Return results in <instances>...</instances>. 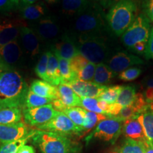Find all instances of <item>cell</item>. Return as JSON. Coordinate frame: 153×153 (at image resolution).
Returning <instances> with one entry per match:
<instances>
[{
  "label": "cell",
  "instance_id": "obj_1",
  "mask_svg": "<svg viewBox=\"0 0 153 153\" xmlns=\"http://www.w3.org/2000/svg\"><path fill=\"white\" fill-rule=\"evenodd\" d=\"M28 90L27 83L16 70H0V108L23 109Z\"/></svg>",
  "mask_w": 153,
  "mask_h": 153
},
{
  "label": "cell",
  "instance_id": "obj_2",
  "mask_svg": "<svg viewBox=\"0 0 153 153\" xmlns=\"http://www.w3.org/2000/svg\"><path fill=\"white\" fill-rule=\"evenodd\" d=\"M137 12L135 0H119L111 6L106 16L108 30L116 36L123 35L134 22Z\"/></svg>",
  "mask_w": 153,
  "mask_h": 153
},
{
  "label": "cell",
  "instance_id": "obj_3",
  "mask_svg": "<svg viewBox=\"0 0 153 153\" xmlns=\"http://www.w3.org/2000/svg\"><path fill=\"white\" fill-rule=\"evenodd\" d=\"M30 139L42 153H79L81 149L68 136L54 132L35 129Z\"/></svg>",
  "mask_w": 153,
  "mask_h": 153
},
{
  "label": "cell",
  "instance_id": "obj_4",
  "mask_svg": "<svg viewBox=\"0 0 153 153\" xmlns=\"http://www.w3.org/2000/svg\"><path fill=\"white\" fill-rule=\"evenodd\" d=\"M76 46L80 55L95 65L104 63L109 56L106 38L101 35H79Z\"/></svg>",
  "mask_w": 153,
  "mask_h": 153
},
{
  "label": "cell",
  "instance_id": "obj_5",
  "mask_svg": "<svg viewBox=\"0 0 153 153\" xmlns=\"http://www.w3.org/2000/svg\"><path fill=\"white\" fill-rule=\"evenodd\" d=\"M103 11L99 4H90L77 15L74 28L80 35H101L106 28Z\"/></svg>",
  "mask_w": 153,
  "mask_h": 153
},
{
  "label": "cell",
  "instance_id": "obj_6",
  "mask_svg": "<svg viewBox=\"0 0 153 153\" xmlns=\"http://www.w3.org/2000/svg\"><path fill=\"white\" fill-rule=\"evenodd\" d=\"M150 26V21L143 13L137 15L122 35L121 40L123 45L131 51L137 45H147L151 30Z\"/></svg>",
  "mask_w": 153,
  "mask_h": 153
},
{
  "label": "cell",
  "instance_id": "obj_7",
  "mask_svg": "<svg viewBox=\"0 0 153 153\" xmlns=\"http://www.w3.org/2000/svg\"><path fill=\"white\" fill-rule=\"evenodd\" d=\"M123 121L116 118H107L97 124L87 137L85 141L88 144L92 140H100L104 142H116L122 133Z\"/></svg>",
  "mask_w": 153,
  "mask_h": 153
},
{
  "label": "cell",
  "instance_id": "obj_8",
  "mask_svg": "<svg viewBox=\"0 0 153 153\" xmlns=\"http://www.w3.org/2000/svg\"><path fill=\"white\" fill-rule=\"evenodd\" d=\"M36 129L54 132L67 136L70 135H76L79 136L83 135L81 128L76 126L65 114L60 111H58L56 116L47 123L38 126Z\"/></svg>",
  "mask_w": 153,
  "mask_h": 153
},
{
  "label": "cell",
  "instance_id": "obj_9",
  "mask_svg": "<svg viewBox=\"0 0 153 153\" xmlns=\"http://www.w3.org/2000/svg\"><path fill=\"white\" fill-rule=\"evenodd\" d=\"M57 113L58 111L55 109L52 104L36 108L22 109L25 123L36 128L47 123L56 116Z\"/></svg>",
  "mask_w": 153,
  "mask_h": 153
},
{
  "label": "cell",
  "instance_id": "obj_10",
  "mask_svg": "<svg viewBox=\"0 0 153 153\" xmlns=\"http://www.w3.org/2000/svg\"><path fill=\"white\" fill-rule=\"evenodd\" d=\"M23 51L18 40L0 47V70L14 69L22 62Z\"/></svg>",
  "mask_w": 153,
  "mask_h": 153
},
{
  "label": "cell",
  "instance_id": "obj_11",
  "mask_svg": "<svg viewBox=\"0 0 153 153\" xmlns=\"http://www.w3.org/2000/svg\"><path fill=\"white\" fill-rule=\"evenodd\" d=\"M28 126L24 122L0 125V143H6L18 140L26 137L33 133Z\"/></svg>",
  "mask_w": 153,
  "mask_h": 153
},
{
  "label": "cell",
  "instance_id": "obj_12",
  "mask_svg": "<svg viewBox=\"0 0 153 153\" xmlns=\"http://www.w3.org/2000/svg\"><path fill=\"white\" fill-rule=\"evenodd\" d=\"M32 28L39 39L44 42L53 41L60 33V27L56 20L51 16H45L36 21Z\"/></svg>",
  "mask_w": 153,
  "mask_h": 153
},
{
  "label": "cell",
  "instance_id": "obj_13",
  "mask_svg": "<svg viewBox=\"0 0 153 153\" xmlns=\"http://www.w3.org/2000/svg\"><path fill=\"white\" fill-rule=\"evenodd\" d=\"M142 64H143V60L136 55L119 52L111 57L108 66L114 73L117 74L130 68V67Z\"/></svg>",
  "mask_w": 153,
  "mask_h": 153
},
{
  "label": "cell",
  "instance_id": "obj_14",
  "mask_svg": "<svg viewBox=\"0 0 153 153\" xmlns=\"http://www.w3.org/2000/svg\"><path fill=\"white\" fill-rule=\"evenodd\" d=\"M19 38L22 42L23 50L31 57L40 53V41L37 34L32 28L28 27L23 23L20 30Z\"/></svg>",
  "mask_w": 153,
  "mask_h": 153
},
{
  "label": "cell",
  "instance_id": "obj_15",
  "mask_svg": "<svg viewBox=\"0 0 153 153\" xmlns=\"http://www.w3.org/2000/svg\"><path fill=\"white\" fill-rule=\"evenodd\" d=\"M79 97L98 98L107 87L94 82H85L79 79L68 84Z\"/></svg>",
  "mask_w": 153,
  "mask_h": 153
},
{
  "label": "cell",
  "instance_id": "obj_16",
  "mask_svg": "<svg viewBox=\"0 0 153 153\" xmlns=\"http://www.w3.org/2000/svg\"><path fill=\"white\" fill-rule=\"evenodd\" d=\"M22 24L19 20L0 19V47L19 39Z\"/></svg>",
  "mask_w": 153,
  "mask_h": 153
},
{
  "label": "cell",
  "instance_id": "obj_17",
  "mask_svg": "<svg viewBox=\"0 0 153 153\" xmlns=\"http://www.w3.org/2000/svg\"><path fill=\"white\" fill-rule=\"evenodd\" d=\"M53 51L57 57L70 60L79 54L76 43L67 34L62 36L60 41H57L52 46Z\"/></svg>",
  "mask_w": 153,
  "mask_h": 153
},
{
  "label": "cell",
  "instance_id": "obj_18",
  "mask_svg": "<svg viewBox=\"0 0 153 153\" xmlns=\"http://www.w3.org/2000/svg\"><path fill=\"white\" fill-rule=\"evenodd\" d=\"M122 132L127 138L143 143H149L145 137L142 123L138 116L124 120Z\"/></svg>",
  "mask_w": 153,
  "mask_h": 153
},
{
  "label": "cell",
  "instance_id": "obj_19",
  "mask_svg": "<svg viewBox=\"0 0 153 153\" xmlns=\"http://www.w3.org/2000/svg\"><path fill=\"white\" fill-rule=\"evenodd\" d=\"M29 89L36 94L52 101L58 99L57 87L44 80H34L32 82Z\"/></svg>",
  "mask_w": 153,
  "mask_h": 153
},
{
  "label": "cell",
  "instance_id": "obj_20",
  "mask_svg": "<svg viewBox=\"0 0 153 153\" xmlns=\"http://www.w3.org/2000/svg\"><path fill=\"white\" fill-rule=\"evenodd\" d=\"M57 91L58 99L67 108L81 106V98L68 84L62 83L57 86Z\"/></svg>",
  "mask_w": 153,
  "mask_h": 153
},
{
  "label": "cell",
  "instance_id": "obj_21",
  "mask_svg": "<svg viewBox=\"0 0 153 153\" xmlns=\"http://www.w3.org/2000/svg\"><path fill=\"white\" fill-rule=\"evenodd\" d=\"M20 15L25 20L38 21L45 16L46 6L43 2H36L33 4L20 7Z\"/></svg>",
  "mask_w": 153,
  "mask_h": 153
},
{
  "label": "cell",
  "instance_id": "obj_22",
  "mask_svg": "<svg viewBox=\"0 0 153 153\" xmlns=\"http://www.w3.org/2000/svg\"><path fill=\"white\" fill-rule=\"evenodd\" d=\"M47 78V82L55 87L62 84V79L60 75V69H59L58 57L51 51H48Z\"/></svg>",
  "mask_w": 153,
  "mask_h": 153
},
{
  "label": "cell",
  "instance_id": "obj_23",
  "mask_svg": "<svg viewBox=\"0 0 153 153\" xmlns=\"http://www.w3.org/2000/svg\"><path fill=\"white\" fill-rule=\"evenodd\" d=\"M89 0H62V11L68 15H78L89 7Z\"/></svg>",
  "mask_w": 153,
  "mask_h": 153
},
{
  "label": "cell",
  "instance_id": "obj_24",
  "mask_svg": "<svg viewBox=\"0 0 153 153\" xmlns=\"http://www.w3.org/2000/svg\"><path fill=\"white\" fill-rule=\"evenodd\" d=\"M22 109L19 108H0V125L19 123L22 119Z\"/></svg>",
  "mask_w": 153,
  "mask_h": 153
},
{
  "label": "cell",
  "instance_id": "obj_25",
  "mask_svg": "<svg viewBox=\"0 0 153 153\" xmlns=\"http://www.w3.org/2000/svg\"><path fill=\"white\" fill-rule=\"evenodd\" d=\"M115 76L116 74L114 73L105 63H99L96 65L93 81L101 85H106L109 83Z\"/></svg>",
  "mask_w": 153,
  "mask_h": 153
},
{
  "label": "cell",
  "instance_id": "obj_26",
  "mask_svg": "<svg viewBox=\"0 0 153 153\" xmlns=\"http://www.w3.org/2000/svg\"><path fill=\"white\" fill-rule=\"evenodd\" d=\"M150 143H143L127 138L123 141L118 149L120 153H145Z\"/></svg>",
  "mask_w": 153,
  "mask_h": 153
},
{
  "label": "cell",
  "instance_id": "obj_27",
  "mask_svg": "<svg viewBox=\"0 0 153 153\" xmlns=\"http://www.w3.org/2000/svg\"><path fill=\"white\" fill-rule=\"evenodd\" d=\"M142 123L145 137L149 143L153 144V114L150 108L138 116Z\"/></svg>",
  "mask_w": 153,
  "mask_h": 153
},
{
  "label": "cell",
  "instance_id": "obj_28",
  "mask_svg": "<svg viewBox=\"0 0 153 153\" xmlns=\"http://www.w3.org/2000/svg\"><path fill=\"white\" fill-rule=\"evenodd\" d=\"M58 57L59 69H60L62 83L69 84L74 80L77 79V76L74 73L71 66H70V60L63 59L62 57Z\"/></svg>",
  "mask_w": 153,
  "mask_h": 153
},
{
  "label": "cell",
  "instance_id": "obj_29",
  "mask_svg": "<svg viewBox=\"0 0 153 153\" xmlns=\"http://www.w3.org/2000/svg\"><path fill=\"white\" fill-rule=\"evenodd\" d=\"M135 95H136V91H135V87L134 86H123L116 103L123 107L130 106L133 103Z\"/></svg>",
  "mask_w": 153,
  "mask_h": 153
},
{
  "label": "cell",
  "instance_id": "obj_30",
  "mask_svg": "<svg viewBox=\"0 0 153 153\" xmlns=\"http://www.w3.org/2000/svg\"><path fill=\"white\" fill-rule=\"evenodd\" d=\"M86 111H87V110H85V108L76 106L66 108L63 111V113L65 114L76 126L81 128L82 129V126H83L84 120H85Z\"/></svg>",
  "mask_w": 153,
  "mask_h": 153
},
{
  "label": "cell",
  "instance_id": "obj_31",
  "mask_svg": "<svg viewBox=\"0 0 153 153\" xmlns=\"http://www.w3.org/2000/svg\"><path fill=\"white\" fill-rule=\"evenodd\" d=\"M52 101H53L51 100V99L44 98V97H40V96L36 94L29 89L27 94H26L23 109L24 108H31L45 106V105L51 104Z\"/></svg>",
  "mask_w": 153,
  "mask_h": 153
},
{
  "label": "cell",
  "instance_id": "obj_32",
  "mask_svg": "<svg viewBox=\"0 0 153 153\" xmlns=\"http://www.w3.org/2000/svg\"><path fill=\"white\" fill-rule=\"evenodd\" d=\"M106 118H107V116L104 114H97V113L87 111L83 126H82L83 135H85L87 132H89L90 130L94 128L99 122L106 119Z\"/></svg>",
  "mask_w": 153,
  "mask_h": 153
},
{
  "label": "cell",
  "instance_id": "obj_33",
  "mask_svg": "<svg viewBox=\"0 0 153 153\" xmlns=\"http://www.w3.org/2000/svg\"><path fill=\"white\" fill-rule=\"evenodd\" d=\"M34 132H35V130L28 136L18 140L6 143H1V145H0V153H17L19 149L26 144V143L27 142L28 140L30 139V137L33 135Z\"/></svg>",
  "mask_w": 153,
  "mask_h": 153
},
{
  "label": "cell",
  "instance_id": "obj_34",
  "mask_svg": "<svg viewBox=\"0 0 153 153\" xmlns=\"http://www.w3.org/2000/svg\"><path fill=\"white\" fill-rule=\"evenodd\" d=\"M123 86H112V87H106L105 90L98 97L99 100H103L109 104H114L116 102L117 98L121 91Z\"/></svg>",
  "mask_w": 153,
  "mask_h": 153
},
{
  "label": "cell",
  "instance_id": "obj_35",
  "mask_svg": "<svg viewBox=\"0 0 153 153\" xmlns=\"http://www.w3.org/2000/svg\"><path fill=\"white\" fill-rule=\"evenodd\" d=\"M48 51H46V52H43L42 53L35 68V72L37 74V76L45 82H47L48 80Z\"/></svg>",
  "mask_w": 153,
  "mask_h": 153
},
{
  "label": "cell",
  "instance_id": "obj_36",
  "mask_svg": "<svg viewBox=\"0 0 153 153\" xmlns=\"http://www.w3.org/2000/svg\"><path fill=\"white\" fill-rule=\"evenodd\" d=\"M81 98V106L88 111H91L97 114H104V113L99 107L98 99L90 98V97H80Z\"/></svg>",
  "mask_w": 153,
  "mask_h": 153
},
{
  "label": "cell",
  "instance_id": "obj_37",
  "mask_svg": "<svg viewBox=\"0 0 153 153\" xmlns=\"http://www.w3.org/2000/svg\"><path fill=\"white\" fill-rule=\"evenodd\" d=\"M96 70V65L89 62L77 73V78L85 82H91L94 79Z\"/></svg>",
  "mask_w": 153,
  "mask_h": 153
},
{
  "label": "cell",
  "instance_id": "obj_38",
  "mask_svg": "<svg viewBox=\"0 0 153 153\" xmlns=\"http://www.w3.org/2000/svg\"><path fill=\"white\" fill-rule=\"evenodd\" d=\"M141 73L142 70L140 68H130L120 72L118 77L123 81L131 82L136 79Z\"/></svg>",
  "mask_w": 153,
  "mask_h": 153
},
{
  "label": "cell",
  "instance_id": "obj_39",
  "mask_svg": "<svg viewBox=\"0 0 153 153\" xmlns=\"http://www.w3.org/2000/svg\"><path fill=\"white\" fill-rule=\"evenodd\" d=\"M140 115V114L137 113V110L134 108V106H132V105H130V106L123 107L118 116L114 118H116L118 119L122 120V121H124V120L130 119V118L137 117Z\"/></svg>",
  "mask_w": 153,
  "mask_h": 153
},
{
  "label": "cell",
  "instance_id": "obj_40",
  "mask_svg": "<svg viewBox=\"0 0 153 153\" xmlns=\"http://www.w3.org/2000/svg\"><path fill=\"white\" fill-rule=\"evenodd\" d=\"M70 62L72 70L76 74V76H77L78 72L89 62V61L85 57L82 56V55L79 54L76 55V56L74 57L72 60H70Z\"/></svg>",
  "mask_w": 153,
  "mask_h": 153
},
{
  "label": "cell",
  "instance_id": "obj_41",
  "mask_svg": "<svg viewBox=\"0 0 153 153\" xmlns=\"http://www.w3.org/2000/svg\"><path fill=\"white\" fill-rule=\"evenodd\" d=\"M140 4L143 14L153 22V0H140Z\"/></svg>",
  "mask_w": 153,
  "mask_h": 153
},
{
  "label": "cell",
  "instance_id": "obj_42",
  "mask_svg": "<svg viewBox=\"0 0 153 153\" xmlns=\"http://www.w3.org/2000/svg\"><path fill=\"white\" fill-rule=\"evenodd\" d=\"M16 7L12 0H0V14H8Z\"/></svg>",
  "mask_w": 153,
  "mask_h": 153
},
{
  "label": "cell",
  "instance_id": "obj_43",
  "mask_svg": "<svg viewBox=\"0 0 153 153\" xmlns=\"http://www.w3.org/2000/svg\"><path fill=\"white\" fill-rule=\"evenodd\" d=\"M144 55L146 57V59L153 60V27L150 30Z\"/></svg>",
  "mask_w": 153,
  "mask_h": 153
},
{
  "label": "cell",
  "instance_id": "obj_44",
  "mask_svg": "<svg viewBox=\"0 0 153 153\" xmlns=\"http://www.w3.org/2000/svg\"><path fill=\"white\" fill-rule=\"evenodd\" d=\"M122 108H123V106H121L120 104H117V103L111 104L109 110H108L106 116H108V118L116 117V116H118L120 111H121Z\"/></svg>",
  "mask_w": 153,
  "mask_h": 153
},
{
  "label": "cell",
  "instance_id": "obj_45",
  "mask_svg": "<svg viewBox=\"0 0 153 153\" xmlns=\"http://www.w3.org/2000/svg\"><path fill=\"white\" fill-rule=\"evenodd\" d=\"M145 99L148 104L153 103V87H148L145 91Z\"/></svg>",
  "mask_w": 153,
  "mask_h": 153
},
{
  "label": "cell",
  "instance_id": "obj_46",
  "mask_svg": "<svg viewBox=\"0 0 153 153\" xmlns=\"http://www.w3.org/2000/svg\"><path fill=\"white\" fill-rule=\"evenodd\" d=\"M17 153H36V152L33 147L25 144L19 149Z\"/></svg>",
  "mask_w": 153,
  "mask_h": 153
},
{
  "label": "cell",
  "instance_id": "obj_47",
  "mask_svg": "<svg viewBox=\"0 0 153 153\" xmlns=\"http://www.w3.org/2000/svg\"><path fill=\"white\" fill-rule=\"evenodd\" d=\"M94 1H99L101 4L104 6H108V5H114L115 3L117 2L119 0H92Z\"/></svg>",
  "mask_w": 153,
  "mask_h": 153
},
{
  "label": "cell",
  "instance_id": "obj_48",
  "mask_svg": "<svg viewBox=\"0 0 153 153\" xmlns=\"http://www.w3.org/2000/svg\"><path fill=\"white\" fill-rule=\"evenodd\" d=\"M21 2H19L21 4L20 7H22V6H27V5H30V4H33L37 2L38 0H20Z\"/></svg>",
  "mask_w": 153,
  "mask_h": 153
},
{
  "label": "cell",
  "instance_id": "obj_49",
  "mask_svg": "<svg viewBox=\"0 0 153 153\" xmlns=\"http://www.w3.org/2000/svg\"><path fill=\"white\" fill-rule=\"evenodd\" d=\"M145 153H153V144L150 143V144L149 145L148 148H147V150Z\"/></svg>",
  "mask_w": 153,
  "mask_h": 153
},
{
  "label": "cell",
  "instance_id": "obj_50",
  "mask_svg": "<svg viewBox=\"0 0 153 153\" xmlns=\"http://www.w3.org/2000/svg\"><path fill=\"white\" fill-rule=\"evenodd\" d=\"M147 85H148V87H153V79H151L150 80H148V82H147Z\"/></svg>",
  "mask_w": 153,
  "mask_h": 153
},
{
  "label": "cell",
  "instance_id": "obj_51",
  "mask_svg": "<svg viewBox=\"0 0 153 153\" xmlns=\"http://www.w3.org/2000/svg\"><path fill=\"white\" fill-rule=\"evenodd\" d=\"M45 1H47V2H48L50 4H53V3H55L57 0H45Z\"/></svg>",
  "mask_w": 153,
  "mask_h": 153
},
{
  "label": "cell",
  "instance_id": "obj_52",
  "mask_svg": "<svg viewBox=\"0 0 153 153\" xmlns=\"http://www.w3.org/2000/svg\"><path fill=\"white\" fill-rule=\"evenodd\" d=\"M13 2H14L16 6L19 4V2H20V0H12Z\"/></svg>",
  "mask_w": 153,
  "mask_h": 153
},
{
  "label": "cell",
  "instance_id": "obj_53",
  "mask_svg": "<svg viewBox=\"0 0 153 153\" xmlns=\"http://www.w3.org/2000/svg\"><path fill=\"white\" fill-rule=\"evenodd\" d=\"M150 109L153 114V103H151V104H150Z\"/></svg>",
  "mask_w": 153,
  "mask_h": 153
},
{
  "label": "cell",
  "instance_id": "obj_54",
  "mask_svg": "<svg viewBox=\"0 0 153 153\" xmlns=\"http://www.w3.org/2000/svg\"><path fill=\"white\" fill-rule=\"evenodd\" d=\"M108 153H120L117 150H112L111 151V152H109Z\"/></svg>",
  "mask_w": 153,
  "mask_h": 153
}]
</instances>
